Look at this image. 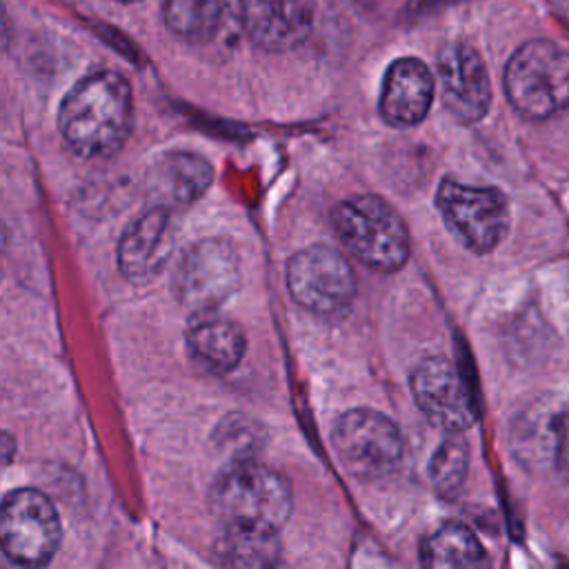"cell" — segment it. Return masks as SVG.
<instances>
[{"label": "cell", "mask_w": 569, "mask_h": 569, "mask_svg": "<svg viewBox=\"0 0 569 569\" xmlns=\"http://www.w3.org/2000/svg\"><path fill=\"white\" fill-rule=\"evenodd\" d=\"M467 469H469V445L462 436L451 433L440 442V447L431 456V462H429L431 485L442 496H453L462 487L467 478Z\"/></svg>", "instance_id": "obj_20"}, {"label": "cell", "mask_w": 569, "mask_h": 569, "mask_svg": "<svg viewBox=\"0 0 569 569\" xmlns=\"http://www.w3.org/2000/svg\"><path fill=\"white\" fill-rule=\"evenodd\" d=\"M62 538L53 502L38 489H16L4 496L0 542L4 556L24 569L44 567Z\"/></svg>", "instance_id": "obj_5"}, {"label": "cell", "mask_w": 569, "mask_h": 569, "mask_svg": "<svg viewBox=\"0 0 569 569\" xmlns=\"http://www.w3.org/2000/svg\"><path fill=\"white\" fill-rule=\"evenodd\" d=\"M240 284L236 249L220 238H207L187 249L176 267L173 289L182 307L209 313Z\"/></svg>", "instance_id": "obj_9"}, {"label": "cell", "mask_w": 569, "mask_h": 569, "mask_svg": "<svg viewBox=\"0 0 569 569\" xmlns=\"http://www.w3.org/2000/svg\"><path fill=\"white\" fill-rule=\"evenodd\" d=\"M411 393L420 411L440 429L460 433L476 422V405L458 367L445 356H429L411 371Z\"/></svg>", "instance_id": "obj_10"}, {"label": "cell", "mask_w": 569, "mask_h": 569, "mask_svg": "<svg viewBox=\"0 0 569 569\" xmlns=\"http://www.w3.org/2000/svg\"><path fill=\"white\" fill-rule=\"evenodd\" d=\"M436 204L451 233L473 253L493 251L509 229V204L496 187L445 178L438 187Z\"/></svg>", "instance_id": "obj_6"}, {"label": "cell", "mask_w": 569, "mask_h": 569, "mask_svg": "<svg viewBox=\"0 0 569 569\" xmlns=\"http://www.w3.org/2000/svg\"><path fill=\"white\" fill-rule=\"evenodd\" d=\"M502 82L522 118H556L569 111V51L551 40H529L511 53Z\"/></svg>", "instance_id": "obj_3"}, {"label": "cell", "mask_w": 569, "mask_h": 569, "mask_svg": "<svg viewBox=\"0 0 569 569\" xmlns=\"http://www.w3.org/2000/svg\"><path fill=\"white\" fill-rule=\"evenodd\" d=\"M313 0H242V29L267 51H289L311 31Z\"/></svg>", "instance_id": "obj_13"}, {"label": "cell", "mask_w": 569, "mask_h": 569, "mask_svg": "<svg viewBox=\"0 0 569 569\" xmlns=\"http://www.w3.org/2000/svg\"><path fill=\"white\" fill-rule=\"evenodd\" d=\"M553 462H556L558 471L569 480V411H562L556 416Z\"/></svg>", "instance_id": "obj_21"}, {"label": "cell", "mask_w": 569, "mask_h": 569, "mask_svg": "<svg viewBox=\"0 0 569 569\" xmlns=\"http://www.w3.org/2000/svg\"><path fill=\"white\" fill-rule=\"evenodd\" d=\"M216 558L224 569H276L280 560L278 531L224 527L216 542Z\"/></svg>", "instance_id": "obj_18"}, {"label": "cell", "mask_w": 569, "mask_h": 569, "mask_svg": "<svg viewBox=\"0 0 569 569\" xmlns=\"http://www.w3.org/2000/svg\"><path fill=\"white\" fill-rule=\"evenodd\" d=\"M333 227L347 251L369 269L391 273L409 258V231L378 196H353L333 209Z\"/></svg>", "instance_id": "obj_4"}, {"label": "cell", "mask_w": 569, "mask_h": 569, "mask_svg": "<svg viewBox=\"0 0 569 569\" xmlns=\"http://www.w3.org/2000/svg\"><path fill=\"white\" fill-rule=\"evenodd\" d=\"M287 287L307 311L338 318L356 298V278L347 258L327 244L296 251L287 262Z\"/></svg>", "instance_id": "obj_8"}, {"label": "cell", "mask_w": 569, "mask_h": 569, "mask_svg": "<svg viewBox=\"0 0 569 569\" xmlns=\"http://www.w3.org/2000/svg\"><path fill=\"white\" fill-rule=\"evenodd\" d=\"M153 178L169 200L187 204L207 191L213 180V169L198 153L171 151L158 160Z\"/></svg>", "instance_id": "obj_19"}, {"label": "cell", "mask_w": 569, "mask_h": 569, "mask_svg": "<svg viewBox=\"0 0 569 569\" xmlns=\"http://www.w3.org/2000/svg\"><path fill=\"white\" fill-rule=\"evenodd\" d=\"M211 509L224 527L278 531L293 509L291 485L276 469L240 458L213 480Z\"/></svg>", "instance_id": "obj_2"}, {"label": "cell", "mask_w": 569, "mask_h": 569, "mask_svg": "<svg viewBox=\"0 0 569 569\" xmlns=\"http://www.w3.org/2000/svg\"><path fill=\"white\" fill-rule=\"evenodd\" d=\"M58 124L69 149L82 158H111L133 127V96L116 71H96L78 80L64 96Z\"/></svg>", "instance_id": "obj_1"}, {"label": "cell", "mask_w": 569, "mask_h": 569, "mask_svg": "<svg viewBox=\"0 0 569 569\" xmlns=\"http://www.w3.org/2000/svg\"><path fill=\"white\" fill-rule=\"evenodd\" d=\"M422 569H491V560L476 533L458 522L442 525L420 547Z\"/></svg>", "instance_id": "obj_17"}, {"label": "cell", "mask_w": 569, "mask_h": 569, "mask_svg": "<svg viewBox=\"0 0 569 569\" xmlns=\"http://www.w3.org/2000/svg\"><path fill=\"white\" fill-rule=\"evenodd\" d=\"M333 447L345 469L360 480H380L396 471L402 458L398 425L376 409H351L333 427Z\"/></svg>", "instance_id": "obj_7"}, {"label": "cell", "mask_w": 569, "mask_h": 569, "mask_svg": "<svg viewBox=\"0 0 569 569\" xmlns=\"http://www.w3.org/2000/svg\"><path fill=\"white\" fill-rule=\"evenodd\" d=\"M567 569H569V567H567Z\"/></svg>", "instance_id": "obj_23"}, {"label": "cell", "mask_w": 569, "mask_h": 569, "mask_svg": "<svg viewBox=\"0 0 569 569\" xmlns=\"http://www.w3.org/2000/svg\"><path fill=\"white\" fill-rule=\"evenodd\" d=\"M173 251V222L164 207L140 213L122 233L118 244L120 273L136 284L153 280Z\"/></svg>", "instance_id": "obj_12"}, {"label": "cell", "mask_w": 569, "mask_h": 569, "mask_svg": "<svg viewBox=\"0 0 569 569\" xmlns=\"http://www.w3.org/2000/svg\"><path fill=\"white\" fill-rule=\"evenodd\" d=\"M442 102L451 116L465 124L487 116L491 82L480 53L467 42H449L438 56Z\"/></svg>", "instance_id": "obj_11"}, {"label": "cell", "mask_w": 569, "mask_h": 569, "mask_svg": "<svg viewBox=\"0 0 569 569\" xmlns=\"http://www.w3.org/2000/svg\"><path fill=\"white\" fill-rule=\"evenodd\" d=\"M162 16L178 38L207 44L242 27V0H162Z\"/></svg>", "instance_id": "obj_15"}, {"label": "cell", "mask_w": 569, "mask_h": 569, "mask_svg": "<svg viewBox=\"0 0 569 569\" xmlns=\"http://www.w3.org/2000/svg\"><path fill=\"white\" fill-rule=\"evenodd\" d=\"M244 333L242 329L220 316L198 313V318L187 329V351L191 360L207 373H229L244 356Z\"/></svg>", "instance_id": "obj_16"}, {"label": "cell", "mask_w": 569, "mask_h": 569, "mask_svg": "<svg viewBox=\"0 0 569 569\" xmlns=\"http://www.w3.org/2000/svg\"><path fill=\"white\" fill-rule=\"evenodd\" d=\"M436 82L418 58H398L389 64L380 89V116L391 127H413L425 120L433 102Z\"/></svg>", "instance_id": "obj_14"}, {"label": "cell", "mask_w": 569, "mask_h": 569, "mask_svg": "<svg viewBox=\"0 0 569 569\" xmlns=\"http://www.w3.org/2000/svg\"><path fill=\"white\" fill-rule=\"evenodd\" d=\"M120 2H136V0H120Z\"/></svg>", "instance_id": "obj_22"}]
</instances>
